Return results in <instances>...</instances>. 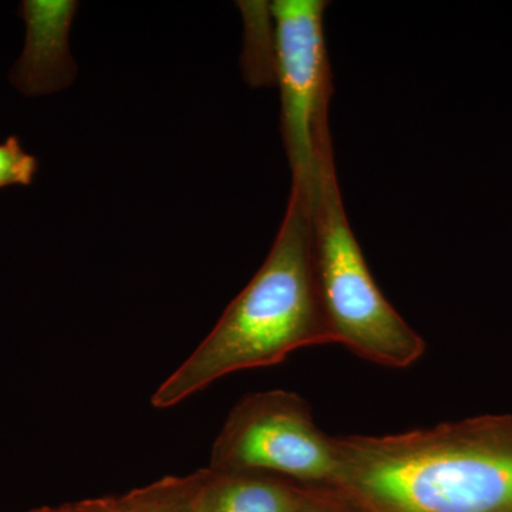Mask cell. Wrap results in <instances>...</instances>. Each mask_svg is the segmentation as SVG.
<instances>
[{"mask_svg": "<svg viewBox=\"0 0 512 512\" xmlns=\"http://www.w3.org/2000/svg\"><path fill=\"white\" fill-rule=\"evenodd\" d=\"M333 490L372 512H512V419L335 437Z\"/></svg>", "mask_w": 512, "mask_h": 512, "instance_id": "cell-1", "label": "cell"}, {"mask_svg": "<svg viewBox=\"0 0 512 512\" xmlns=\"http://www.w3.org/2000/svg\"><path fill=\"white\" fill-rule=\"evenodd\" d=\"M332 343L316 281L311 204L292 185L285 218L254 278L211 332L157 387L154 409L191 399L232 373L284 362L296 350Z\"/></svg>", "mask_w": 512, "mask_h": 512, "instance_id": "cell-2", "label": "cell"}, {"mask_svg": "<svg viewBox=\"0 0 512 512\" xmlns=\"http://www.w3.org/2000/svg\"><path fill=\"white\" fill-rule=\"evenodd\" d=\"M313 256L332 343L384 367L419 362L426 343L387 301L350 228L333 153L320 161L311 188Z\"/></svg>", "mask_w": 512, "mask_h": 512, "instance_id": "cell-3", "label": "cell"}, {"mask_svg": "<svg viewBox=\"0 0 512 512\" xmlns=\"http://www.w3.org/2000/svg\"><path fill=\"white\" fill-rule=\"evenodd\" d=\"M208 468L335 488L339 461L335 437L316 426L309 403L298 393L268 390L248 394L229 412Z\"/></svg>", "mask_w": 512, "mask_h": 512, "instance_id": "cell-4", "label": "cell"}, {"mask_svg": "<svg viewBox=\"0 0 512 512\" xmlns=\"http://www.w3.org/2000/svg\"><path fill=\"white\" fill-rule=\"evenodd\" d=\"M323 0H275V76L281 90L282 138L292 185L308 191L320 161L333 153L329 130L332 76Z\"/></svg>", "mask_w": 512, "mask_h": 512, "instance_id": "cell-5", "label": "cell"}, {"mask_svg": "<svg viewBox=\"0 0 512 512\" xmlns=\"http://www.w3.org/2000/svg\"><path fill=\"white\" fill-rule=\"evenodd\" d=\"M79 3L74 0H25V47L9 80L26 97H42L66 89L76 79L69 35Z\"/></svg>", "mask_w": 512, "mask_h": 512, "instance_id": "cell-6", "label": "cell"}, {"mask_svg": "<svg viewBox=\"0 0 512 512\" xmlns=\"http://www.w3.org/2000/svg\"><path fill=\"white\" fill-rule=\"evenodd\" d=\"M259 473L197 471L192 512H301L309 491Z\"/></svg>", "mask_w": 512, "mask_h": 512, "instance_id": "cell-7", "label": "cell"}, {"mask_svg": "<svg viewBox=\"0 0 512 512\" xmlns=\"http://www.w3.org/2000/svg\"><path fill=\"white\" fill-rule=\"evenodd\" d=\"M197 473L167 477L117 501L119 512H192Z\"/></svg>", "mask_w": 512, "mask_h": 512, "instance_id": "cell-8", "label": "cell"}, {"mask_svg": "<svg viewBox=\"0 0 512 512\" xmlns=\"http://www.w3.org/2000/svg\"><path fill=\"white\" fill-rule=\"evenodd\" d=\"M37 173V160L23 150L16 137L0 144V188L10 185H30Z\"/></svg>", "mask_w": 512, "mask_h": 512, "instance_id": "cell-9", "label": "cell"}, {"mask_svg": "<svg viewBox=\"0 0 512 512\" xmlns=\"http://www.w3.org/2000/svg\"><path fill=\"white\" fill-rule=\"evenodd\" d=\"M32 512H119V510H117V501L100 500L90 501V503H84L80 505H74V507L56 508V510L43 508V510Z\"/></svg>", "mask_w": 512, "mask_h": 512, "instance_id": "cell-10", "label": "cell"}, {"mask_svg": "<svg viewBox=\"0 0 512 512\" xmlns=\"http://www.w3.org/2000/svg\"><path fill=\"white\" fill-rule=\"evenodd\" d=\"M301 512H322V510H318V505L313 503V497L309 494L308 501H306L305 507Z\"/></svg>", "mask_w": 512, "mask_h": 512, "instance_id": "cell-11", "label": "cell"}]
</instances>
